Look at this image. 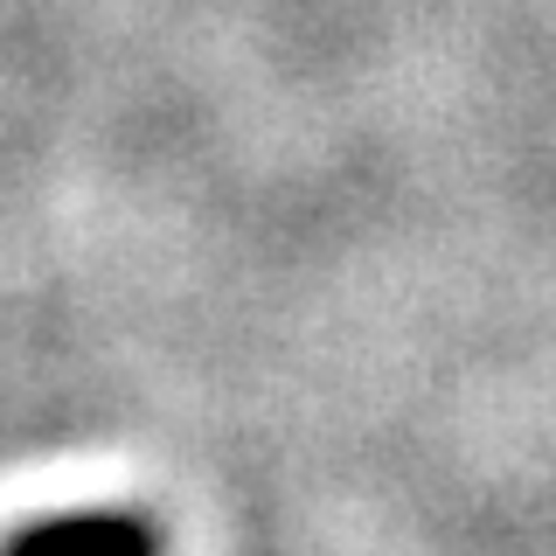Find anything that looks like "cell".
Returning a JSON list of instances; mask_svg holds the SVG:
<instances>
[{
	"label": "cell",
	"instance_id": "cell-1",
	"mask_svg": "<svg viewBox=\"0 0 556 556\" xmlns=\"http://www.w3.org/2000/svg\"><path fill=\"white\" fill-rule=\"evenodd\" d=\"M8 556H161V543L139 515H63L14 535Z\"/></svg>",
	"mask_w": 556,
	"mask_h": 556
}]
</instances>
